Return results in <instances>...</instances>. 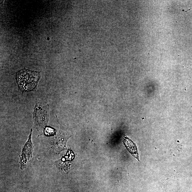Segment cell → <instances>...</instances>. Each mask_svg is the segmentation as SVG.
Here are the masks:
<instances>
[{
  "label": "cell",
  "mask_w": 192,
  "mask_h": 192,
  "mask_svg": "<svg viewBox=\"0 0 192 192\" xmlns=\"http://www.w3.org/2000/svg\"><path fill=\"white\" fill-rule=\"evenodd\" d=\"M40 73L24 69L17 73L16 80L23 92L35 90L40 80Z\"/></svg>",
  "instance_id": "obj_1"
},
{
  "label": "cell",
  "mask_w": 192,
  "mask_h": 192,
  "mask_svg": "<svg viewBox=\"0 0 192 192\" xmlns=\"http://www.w3.org/2000/svg\"><path fill=\"white\" fill-rule=\"evenodd\" d=\"M34 110L33 119L35 125L38 129H43L48 123L49 105L46 102L36 99Z\"/></svg>",
  "instance_id": "obj_2"
},
{
  "label": "cell",
  "mask_w": 192,
  "mask_h": 192,
  "mask_svg": "<svg viewBox=\"0 0 192 192\" xmlns=\"http://www.w3.org/2000/svg\"><path fill=\"white\" fill-rule=\"evenodd\" d=\"M32 130L31 129V132L29 135L28 140L23 147L22 151L20 155L19 163L21 164V169H24L26 168L27 164L30 162L32 157V153L33 151L34 146L32 141Z\"/></svg>",
  "instance_id": "obj_3"
},
{
  "label": "cell",
  "mask_w": 192,
  "mask_h": 192,
  "mask_svg": "<svg viewBox=\"0 0 192 192\" xmlns=\"http://www.w3.org/2000/svg\"><path fill=\"white\" fill-rule=\"evenodd\" d=\"M59 133L54 137L51 143V147L56 151L59 152L65 149L66 143L69 137L60 125Z\"/></svg>",
  "instance_id": "obj_4"
},
{
  "label": "cell",
  "mask_w": 192,
  "mask_h": 192,
  "mask_svg": "<svg viewBox=\"0 0 192 192\" xmlns=\"http://www.w3.org/2000/svg\"><path fill=\"white\" fill-rule=\"evenodd\" d=\"M123 143L129 152L138 161L139 155L136 144L127 137L124 136Z\"/></svg>",
  "instance_id": "obj_5"
},
{
  "label": "cell",
  "mask_w": 192,
  "mask_h": 192,
  "mask_svg": "<svg viewBox=\"0 0 192 192\" xmlns=\"http://www.w3.org/2000/svg\"><path fill=\"white\" fill-rule=\"evenodd\" d=\"M56 130L50 127H47L45 128L44 133L46 136H52L56 134Z\"/></svg>",
  "instance_id": "obj_6"
}]
</instances>
